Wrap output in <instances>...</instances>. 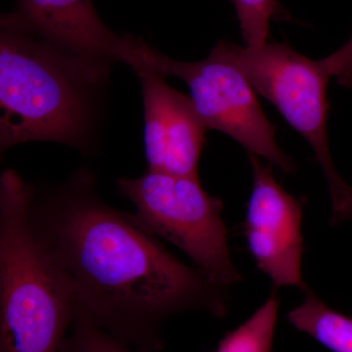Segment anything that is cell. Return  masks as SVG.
I'll return each instance as SVG.
<instances>
[{
  "label": "cell",
  "instance_id": "6da1fadb",
  "mask_svg": "<svg viewBox=\"0 0 352 352\" xmlns=\"http://www.w3.org/2000/svg\"><path fill=\"white\" fill-rule=\"evenodd\" d=\"M95 186L94 173L82 170L44 193L32 186L30 207L36 239L95 323L134 349L160 352L162 326L173 315L200 310L226 317L227 288L176 258Z\"/></svg>",
  "mask_w": 352,
  "mask_h": 352
},
{
  "label": "cell",
  "instance_id": "7a4b0ae2",
  "mask_svg": "<svg viewBox=\"0 0 352 352\" xmlns=\"http://www.w3.org/2000/svg\"><path fill=\"white\" fill-rule=\"evenodd\" d=\"M0 30V148L51 141L85 149L110 64L67 52L15 24Z\"/></svg>",
  "mask_w": 352,
  "mask_h": 352
},
{
  "label": "cell",
  "instance_id": "3957f363",
  "mask_svg": "<svg viewBox=\"0 0 352 352\" xmlns=\"http://www.w3.org/2000/svg\"><path fill=\"white\" fill-rule=\"evenodd\" d=\"M32 185L0 178V352H59L76 302L73 285L36 239Z\"/></svg>",
  "mask_w": 352,
  "mask_h": 352
},
{
  "label": "cell",
  "instance_id": "277c9868",
  "mask_svg": "<svg viewBox=\"0 0 352 352\" xmlns=\"http://www.w3.org/2000/svg\"><path fill=\"white\" fill-rule=\"evenodd\" d=\"M117 183L143 226L185 252L212 283L227 288L240 281L222 219L223 204L205 191L198 176L148 170Z\"/></svg>",
  "mask_w": 352,
  "mask_h": 352
},
{
  "label": "cell",
  "instance_id": "5b68a950",
  "mask_svg": "<svg viewBox=\"0 0 352 352\" xmlns=\"http://www.w3.org/2000/svg\"><path fill=\"white\" fill-rule=\"evenodd\" d=\"M214 50L242 72L256 92L281 113L314 149L327 179L332 212L342 206L352 190L333 166L329 149L327 87L331 76L321 63L286 43H264L242 47L219 41Z\"/></svg>",
  "mask_w": 352,
  "mask_h": 352
},
{
  "label": "cell",
  "instance_id": "8992f818",
  "mask_svg": "<svg viewBox=\"0 0 352 352\" xmlns=\"http://www.w3.org/2000/svg\"><path fill=\"white\" fill-rule=\"evenodd\" d=\"M140 67L173 76L188 85L190 99L208 129L230 136L249 152L263 157L285 173L296 164L278 146L275 126L259 105L256 90L237 67L212 48L197 62L171 59L147 44Z\"/></svg>",
  "mask_w": 352,
  "mask_h": 352
},
{
  "label": "cell",
  "instance_id": "52a82bcc",
  "mask_svg": "<svg viewBox=\"0 0 352 352\" xmlns=\"http://www.w3.org/2000/svg\"><path fill=\"white\" fill-rule=\"evenodd\" d=\"M249 161L254 179L244 221L249 251L275 288L307 291L302 279L303 204L276 182L272 164L252 154Z\"/></svg>",
  "mask_w": 352,
  "mask_h": 352
},
{
  "label": "cell",
  "instance_id": "ba28073f",
  "mask_svg": "<svg viewBox=\"0 0 352 352\" xmlns=\"http://www.w3.org/2000/svg\"><path fill=\"white\" fill-rule=\"evenodd\" d=\"M144 109V151L149 170L198 176L207 127L190 97L147 67L134 69Z\"/></svg>",
  "mask_w": 352,
  "mask_h": 352
},
{
  "label": "cell",
  "instance_id": "9c48e42d",
  "mask_svg": "<svg viewBox=\"0 0 352 352\" xmlns=\"http://www.w3.org/2000/svg\"><path fill=\"white\" fill-rule=\"evenodd\" d=\"M12 22L67 52L112 64L132 66L141 38L118 36L106 27L92 0H19Z\"/></svg>",
  "mask_w": 352,
  "mask_h": 352
},
{
  "label": "cell",
  "instance_id": "30bf717a",
  "mask_svg": "<svg viewBox=\"0 0 352 352\" xmlns=\"http://www.w3.org/2000/svg\"><path fill=\"white\" fill-rule=\"evenodd\" d=\"M298 332L307 333L332 352H352V318L333 309L310 289L300 305L287 314Z\"/></svg>",
  "mask_w": 352,
  "mask_h": 352
},
{
  "label": "cell",
  "instance_id": "8fae6325",
  "mask_svg": "<svg viewBox=\"0 0 352 352\" xmlns=\"http://www.w3.org/2000/svg\"><path fill=\"white\" fill-rule=\"evenodd\" d=\"M279 305L273 292L248 320L222 338L214 352H272Z\"/></svg>",
  "mask_w": 352,
  "mask_h": 352
},
{
  "label": "cell",
  "instance_id": "7c38bea8",
  "mask_svg": "<svg viewBox=\"0 0 352 352\" xmlns=\"http://www.w3.org/2000/svg\"><path fill=\"white\" fill-rule=\"evenodd\" d=\"M72 331L62 340L59 352H145L134 349L106 332L76 302Z\"/></svg>",
  "mask_w": 352,
  "mask_h": 352
},
{
  "label": "cell",
  "instance_id": "4fadbf2b",
  "mask_svg": "<svg viewBox=\"0 0 352 352\" xmlns=\"http://www.w3.org/2000/svg\"><path fill=\"white\" fill-rule=\"evenodd\" d=\"M237 12L243 41L248 47L267 43L271 20L280 15L276 0H230Z\"/></svg>",
  "mask_w": 352,
  "mask_h": 352
},
{
  "label": "cell",
  "instance_id": "5bb4252c",
  "mask_svg": "<svg viewBox=\"0 0 352 352\" xmlns=\"http://www.w3.org/2000/svg\"><path fill=\"white\" fill-rule=\"evenodd\" d=\"M321 63L340 85L352 87V36L342 47L322 59Z\"/></svg>",
  "mask_w": 352,
  "mask_h": 352
},
{
  "label": "cell",
  "instance_id": "9a60e30c",
  "mask_svg": "<svg viewBox=\"0 0 352 352\" xmlns=\"http://www.w3.org/2000/svg\"><path fill=\"white\" fill-rule=\"evenodd\" d=\"M351 219H352V190L339 210L333 212L331 220H332L333 224H338Z\"/></svg>",
  "mask_w": 352,
  "mask_h": 352
}]
</instances>
